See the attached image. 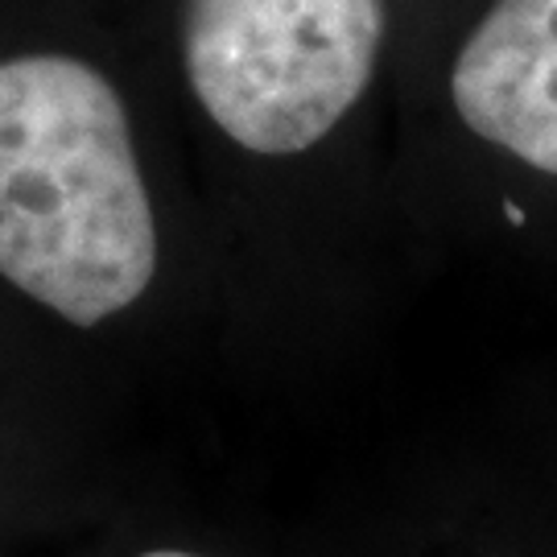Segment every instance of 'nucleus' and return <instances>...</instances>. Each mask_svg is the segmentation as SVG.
<instances>
[{"mask_svg":"<svg viewBox=\"0 0 557 557\" xmlns=\"http://www.w3.org/2000/svg\"><path fill=\"white\" fill-rule=\"evenodd\" d=\"M0 273L96 326L158 273V223L116 87L66 54L0 62Z\"/></svg>","mask_w":557,"mask_h":557,"instance_id":"nucleus-1","label":"nucleus"},{"mask_svg":"<svg viewBox=\"0 0 557 557\" xmlns=\"http://www.w3.org/2000/svg\"><path fill=\"white\" fill-rule=\"evenodd\" d=\"M384 0H186V75L227 137L269 158L319 145L368 91Z\"/></svg>","mask_w":557,"mask_h":557,"instance_id":"nucleus-2","label":"nucleus"},{"mask_svg":"<svg viewBox=\"0 0 557 557\" xmlns=\"http://www.w3.org/2000/svg\"><path fill=\"white\" fill-rule=\"evenodd\" d=\"M458 120L557 178V0H496L450 75Z\"/></svg>","mask_w":557,"mask_h":557,"instance_id":"nucleus-3","label":"nucleus"},{"mask_svg":"<svg viewBox=\"0 0 557 557\" xmlns=\"http://www.w3.org/2000/svg\"><path fill=\"white\" fill-rule=\"evenodd\" d=\"M140 557H199V554H186V549H149V554Z\"/></svg>","mask_w":557,"mask_h":557,"instance_id":"nucleus-4","label":"nucleus"},{"mask_svg":"<svg viewBox=\"0 0 557 557\" xmlns=\"http://www.w3.org/2000/svg\"><path fill=\"white\" fill-rule=\"evenodd\" d=\"M504 211H508V223H517V227L524 223V211H520L517 202H504Z\"/></svg>","mask_w":557,"mask_h":557,"instance_id":"nucleus-5","label":"nucleus"}]
</instances>
